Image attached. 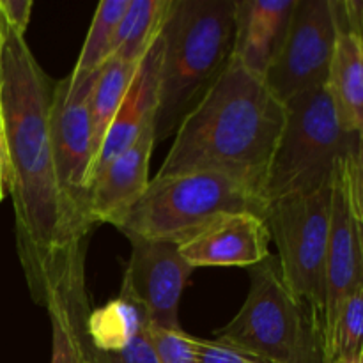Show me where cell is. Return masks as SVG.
I'll return each mask as SVG.
<instances>
[{
	"mask_svg": "<svg viewBox=\"0 0 363 363\" xmlns=\"http://www.w3.org/2000/svg\"><path fill=\"white\" fill-rule=\"evenodd\" d=\"M215 335L268 363H325L321 321L291 293L272 255L252 266L243 307Z\"/></svg>",
	"mask_w": 363,
	"mask_h": 363,
	"instance_id": "5",
	"label": "cell"
},
{
	"mask_svg": "<svg viewBox=\"0 0 363 363\" xmlns=\"http://www.w3.org/2000/svg\"><path fill=\"white\" fill-rule=\"evenodd\" d=\"M160 363H199L194 337L181 328H149Z\"/></svg>",
	"mask_w": 363,
	"mask_h": 363,
	"instance_id": "23",
	"label": "cell"
},
{
	"mask_svg": "<svg viewBox=\"0 0 363 363\" xmlns=\"http://www.w3.org/2000/svg\"><path fill=\"white\" fill-rule=\"evenodd\" d=\"M98 73L99 71H96L84 78H77L69 73L53 85L50 105V140L57 179L73 211L91 230L87 199L94 170L96 147L89 101Z\"/></svg>",
	"mask_w": 363,
	"mask_h": 363,
	"instance_id": "8",
	"label": "cell"
},
{
	"mask_svg": "<svg viewBox=\"0 0 363 363\" xmlns=\"http://www.w3.org/2000/svg\"><path fill=\"white\" fill-rule=\"evenodd\" d=\"M298 0H245L236 6L233 57L264 78L286 39Z\"/></svg>",
	"mask_w": 363,
	"mask_h": 363,
	"instance_id": "14",
	"label": "cell"
},
{
	"mask_svg": "<svg viewBox=\"0 0 363 363\" xmlns=\"http://www.w3.org/2000/svg\"><path fill=\"white\" fill-rule=\"evenodd\" d=\"M4 30H6V20H4V14H2V11H0V48H2Z\"/></svg>",
	"mask_w": 363,
	"mask_h": 363,
	"instance_id": "29",
	"label": "cell"
},
{
	"mask_svg": "<svg viewBox=\"0 0 363 363\" xmlns=\"http://www.w3.org/2000/svg\"><path fill=\"white\" fill-rule=\"evenodd\" d=\"M269 229L264 216L252 211L223 213L208 227L179 245V254L191 268L257 266L269 257Z\"/></svg>",
	"mask_w": 363,
	"mask_h": 363,
	"instance_id": "12",
	"label": "cell"
},
{
	"mask_svg": "<svg viewBox=\"0 0 363 363\" xmlns=\"http://www.w3.org/2000/svg\"><path fill=\"white\" fill-rule=\"evenodd\" d=\"M264 215L254 191L216 172L155 176L147 190L116 223L128 240L183 245L223 213Z\"/></svg>",
	"mask_w": 363,
	"mask_h": 363,
	"instance_id": "6",
	"label": "cell"
},
{
	"mask_svg": "<svg viewBox=\"0 0 363 363\" xmlns=\"http://www.w3.org/2000/svg\"><path fill=\"white\" fill-rule=\"evenodd\" d=\"M330 215L332 184L275 202L262 215L279 250L277 261L284 282L294 296L318 314L321 325L325 318Z\"/></svg>",
	"mask_w": 363,
	"mask_h": 363,
	"instance_id": "7",
	"label": "cell"
},
{
	"mask_svg": "<svg viewBox=\"0 0 363 363\" xmlns=\"http://www.w3.org/2000/svg\"><path fill=\"white\" fill-rule=\"evenodd\" d=\"M149 326L144 308L119 294L116 300L91 311L87 318L89 344L99 353H116L130 346Z\"/></svg>",
	"mask_w": 363,
	"mask_h": 363,
	"instance_id": "19",
	"label": "cell"
},
{
	"mask_svg": "<svg viewBox=\"0 0 363 363\" xmlns=\"http://www.w3.org/2000/svg\"><path fill=\"white\" fill-rule=\"evenodd\" d=\"M337 34L333 0H298L279 55L264 77L284 105L303 92L326 87Z\"/></svg>",
	"mask_w": 363,
	"mask_h": 363,
	"instance_id": "9",
	"label": "cell"
},
{
	"mask_svg": "<svg viewBox=\"0 0 363 363\" xmlns=\"http://www.w3.org/2000/svg\"><path fill=\"white\" fill-rule=\"evenodd\" d=\"M138 64H128L123 60L108 59L105 66L99 69L96 78L94 89H92L91 101V123H92V138H94L96 156H98L101 142L108 131L110 124L116 119L123 99L133 82Z\"/></svg>",
	"mask_w": 363,
	"mask_h": 363,
	"instance_id": "20",
	"label": "cell"
},
{
	"mask_svg": "<svg viewBox=\"0 0 363 363\" xmlns=\"http://www.w3.org/2000/svg\"><path fill=\"white\" fill-rule=\"evenodd\" d=\"M172 2L174 0H130L117 27L110 59L140 64L162 35Z\"/></svg>",
	"mask_w": 363,
	"mask_h": 363,
	"instance_id": "18",
	"label": "cell"
},
{
	"mask_svg": "<svg viewBox=\"0 0 363 363\" xmlns=\"http://www.w3.org/2000/svg\"><path fill=\"white\" fill-rule=\"evenodd\" d=\"M357 152L337 163L332 181V215L326 252V298L323 318L325 340L332 330L337 312L363 282V215L354 186Z\"/></svg>",
	"mask_w": 363,
	"mask_h": 363,
	"instance_id": "10",
	"label": "cell"
},
{
	"mask_svg": "<svg viewBox=\"0 0 363 363\" xmlns=\"http://www.w3.org/2000/svg\"><path fill=\"white\" fill-rule=\"evenodd\" d=\"M353 363H363V354H362V357H360V358H358V360H357V362H353Z\"/></svg>",
	"mask_w": 363,
	"mask_h": 363,
	"instance_id": "30",
	"label": "cell"
},
{
	"mask_svg": "<svg viewBox=\"0 0 363 363\" xmlns=\"http://www.w3.org/2000/svg\"><path fill=\"white\" fill-rule=\"evenodd\" d=\"M160 59H162V35L138 64L133 82L123 99V105H121L116 119L110 124L98 156H96L92 179L116 156L126 151L137 140L142 130L155 121L156 106H158Z\"/></svg>",
	"mask_w": 363,
	"mask_h": 363,
	"instance_id": "16",
	"label": "cell"
},
{
	"mask_svg": "<svg viewBox=\"0 0 363 363\" xmlns=\"http://www.w3.org/2000/svg\"><path fill=\"white\" fill-rule=\"evenodd\" d=\"M32 7H34L32 0H0V11L6 23L23 35L30 21Z\"/></svg>",
	"mask_w": 363,
	"mask_h": 363,
	"instance_id": "26",
	"label": "cell"
},
{
	"mask_svg": "<svg viewBox=\"0 0 363 363\" xmlns=\"http://www.w3.org/2000/svg\"><path fill=\"white\" fill-rule=\"evenodd\" d=\"M52 325V362L91 363L87 318L91 314L85 289V259L67 269L46 298Z\"/></svg>",
	"mask_w": 363,
	"mask_h": 363,
	"instance_id": "15",
	"label": "cell"
},
{
	"mask_svg": "<svg viewBox=\"0 0 363 363\" xmlns=\"http://www.w3.org/2000/svg\"><path fill=\"white\" fill-rule=\"evenodd\" d=\"M236 0H174L162 32L156 142L172 137L229 62Z\"/></svg>",
	"mask_w": 363,
	"mask_h": 363,
	"instance_id": "3",
	"label": "cell"
},
{
	"mask_svg": "<svg viewBox=\"0 0 363 363\" xmlns=\"http://www.w3.org/2000/svg\"><path fill=\"white\" fill-rule=\"evenodd\" d=\"M128 2L130 0H101L98 4L87 38L82 46L77 64L71 71L73 77H89L105 66V62L112 55L113 39H116L117 27L128 9Z\"/></svg>",
	"mask_w": 363,
	"mask_h": 363,
	"instance_id": "21",
	"label": "cell"
},
{
	"mask_svg": "<svg viewBox=\"0 0 363 363\" xmlns=\"http://www.w3.org/2000/svg\"><path fill=\"white\" fill-rule=\"evenodd\" d=\"M149 328L142 332L130 346L116 353H99L91 347V363H160Z\"/></svg>",
	"mask_w": 363,
	"mask_h": 363,
	"instance_id": "24",
	"label": "cell"
},
{
	"mask_svg": "<svg viewBox=\"0 0 363 363\" xmlns=\"http://www.w3.org/2000/svg\"><path fill=\"white\" fill-rule=\"evenodd\" d=\"M194 344L199 363H268L248 351L222 342L218 339L208 340L194 337Z\"/></svg>",
	"mask_w": 363,
	"mask_h": 363,
	"instance_id": "25",
	"label": "cell"
},
{
	"mask_svg": "<svg viewBox=\"0 0 363 363\" xmlns=\"http://www.w3.org/2000/svg\"><path fill=\"white\" fill-rule=\"evenodd\" d=\"M131 255L121 293L140 305L151 326L181 328L179 303L194 268L181 257L179 245L130 240Z\"/></svg>",
	"mask_w": 363,
	"mask_h": 363,
	"instance_id": "11",
	"label": "cell"
},
{
	"mask_svg": "<svg viewBox=\"0 0 363 363\" xmlns=\"http://www.w3.org/2000/svg\"><path fill=\"white\" fill-rule=\"evenodd\" d=\"M53 84L25 35L6 23L0 48V113L7 147L16 252L34 303L85 259L89 229L60 190L50 140Z\"/></svg>",
	"mask_w": 363,
	"mask_h": 363,
	"instance_id": "1",
	"label": "cell"
},
{
	"mask_svg": "<svg viewBox=\"0 0 363 363\" xmlns=\"http://www.w3.org/2000/svg\"><path fill=\"white\" fill-rule=\"evenodd\" d=\"M156 144L155 121L142 130L137 140L112 160L89 188L87 215L92 227L116 225L149 186V162Z\"/></svg>",
	"mask_w": 363,
	"mask_h": 363,
	"instance_id": "13",
	"label": "cell"
},
{
	"mask_svg": "<svg viewBox=\"0 0 363 363\" xmlns=\"http://www.w3.org/2000/svg\"><path fill=\"white\" fill-rule=\"evenodd\" d=\"M354 186H357L358 202H360L362 215H363V137L358 147L357 158H354Z\"/></svg>",
	"mask_w": 363,
	"mask_h": 363,
	"instance_id": "28",
	"label": "cell"
},
{
	"mask_svg": "<svg viewBox=\"0 0 363 363\" xmlns=\"http://www.w3.org/2000/svg\"><path fill=\"white\" fill-rule=\"evenodd\" d=\"M363 354V282L342 303L325 340V363H353Z\"/></svg>",
	"mask_w": 363,
	"mask_h": 363,
	"instance_id": "22",
	"label": "cell"
},
{
	"mask_svg": "<svg viewBox=\"0 0 363 363\" xmlns=\"http://www.w3.org/2000/svg\"><path fill=\"white\" fill-rule=\"evenodd\" d=\"M360 140L342 126L326 87L287 101L286 124L261 186L264 211L284 199L332 184L337 163L357 152Z\"/></svg>",
	"mask_w": 363,
	"mask_h": 363,
	"instance_id": "4",
	"label": "cell"
},
{
	"mask_svg": "<svg viewBox=\"0 0 363 363\" xmlns=\"http://www.w3.org/2000/svg\"><path fill=\"white\" fill-rule=\"evenodd\" d=\"M7 183H9V174H7V147L6 135H4L2 113H0V202L7 197Z\"/></svg>",
	"mask_w": 363,
	"mask_h": 363,
	"instance_id": "27",
	"label": "cell"
},
{
	"mask_svg": "<svg viewBox=\"0 0 363 363\" xmlns=\"http://www.w3.org/2000/svg\"><path fill=\"white\" fill-rule=\"evenodd\" d=\"M326 91L342 126L363 137V41L340 25Z\"/></svg>",
	"mask_w": 363,
	"mask_h": 363,
	"instance_id": "17",
	"label": "cell"
},
{
	"mask_svg": "<svg viewBox=\"0 0 363 363\" xmlns=\"http://www.w3.org/2000/svg\"><path fill=\"white\" fill-rule=\"evenodd\" d=\"M284 124L286 105L264 78L230 53L222 73L174 133L172 147L156 176L216 172L243 184L261 201Z\"/></svg>",
	"mask_w": 363,
	"mask_h": 363,
	"instance_id": "2",
	"label": "cell"
}]
</instances>
